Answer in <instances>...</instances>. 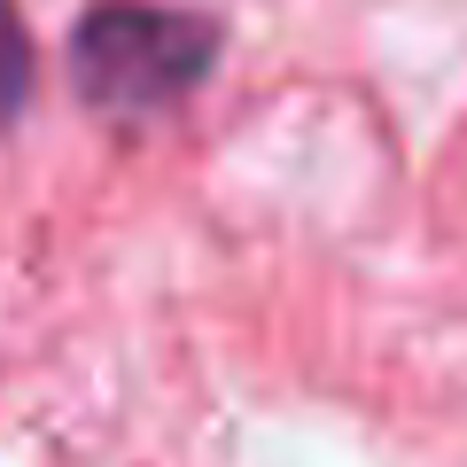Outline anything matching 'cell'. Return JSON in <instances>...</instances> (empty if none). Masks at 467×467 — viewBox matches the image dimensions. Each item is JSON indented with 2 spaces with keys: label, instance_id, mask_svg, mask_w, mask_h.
I'll use <instances>...</instances> for the list:
<instances>
[{
  "label": "cell",
  "instance_id": "7a4b0ae2",
  "mask_svg": "<svg viewBox=\"0 0 467 467\" xmlns=\"http://www.w3.org/2000/svg\"><path fill=\"white\" fill-rule=\"evenodd\" d=\"M24 94H32V39H24L16 8L0 0V125L24 109Z\"/></svg>",
  "mask_w": 467,
  "mask_h": 467
},
{
  "label": "cell",
  "instance_id": "6da1fadb",
  "mask_svg": "<svg viewBox=\"0 0 467 467\" xmlns=\"http://www.w3.org/2000/svg\"><path fill=\"white\" fill-rule=\"evenodd\" d=\"M211 55L218 32L202 16L149 8V0H109L70 39V70L94 109H164L211 70Z\"/></svg>",
  "mask_w": 467,
  "mask_h": 467
}]
</instances>
